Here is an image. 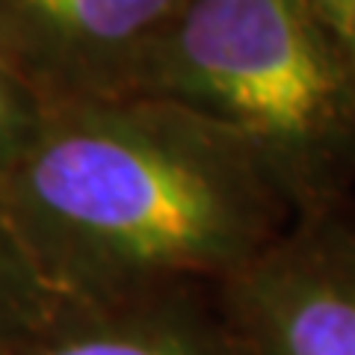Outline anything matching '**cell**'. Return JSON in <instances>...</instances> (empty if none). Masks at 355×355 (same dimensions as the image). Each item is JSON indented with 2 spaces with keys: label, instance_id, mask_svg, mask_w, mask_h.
I'll return each mask as SVG.
<instances>
[{
  "label": "cell",
  "instance_id": "obj_7",
  "mask_svg": "<svg viewBox=\"0 0 355 355\" xmlns=\"http://www.w3.org/2000/svg\"><path fill=\"white\" fill-rule=\"evenodd\" d=\"M51 104L12 51L0 42V175L30 146Z\"/></svg>",
  "mask_w": 355,
  "mask_h": 355
},
{
  "label": "cell",
  "instance_id": "obj_5",
  "mask_svg": "<svg viewBox=\"0 0 355 355\" xmlns=\"http://www.w3.org/2000/svg\"><path fill=\"white\" fill-rule=\"evenodd\" d=\"M9 355H252L219 284H178L53 311Z\"/></svg>",
  "mask_w": 355,
  "mask_h": 355
},
{
  "label": "cell",
  "instance_id": "obj_8",
  "mask_svg": "<svg viewBox=\"0 0 355 355\" xmlns=\"http://www.w3.org/2000/svg\"><path fill=\"white\" fill-rule=\"evenodd\" d=\"M347 53H349V65L355 74V0H349V21H347Z\"/></svg>",
  "mask_w": 355,
  "mask_h": 355
},
{
  "label": "cell",
  "instance_id": "obj_4",
  "mask_svg": "<svg viewBox=\"0 0 355 355\" xmlns=\"http://www.w3.org/2000/svg\"><path fill=\"white\" fill-rule=\"evenodd\" d=\"M184 0H0V42L57 101L125 95Z\"/></svg>",
  "mask_w": 355,
  "mask_h": 355
},
{
  "label": "cell",
  "instance_id": "obj_2",
  "mask_svg": "<svg viewBox=\"0 0 355 355\" xmlns=\"http://www.w3.org/2000/svg\"><path fill=\"white\" fill-rule=\"evenodd\" d=\"M125 95L237 130L293 216L352 205L355 74L308 0H184Z\"/></svg>",
  "mask_w": 355,
  "mask_h": 355
},
{
  "label": "cell",
  "instance_id": "obj_6",
  "mask_svg": "<svg viewBox=\"0 0 355 355\" xmlns=\"http://www.w3.org/2000/svg\"><path fill=\"white\" fill-rule=\"evenodd\" d=\"M60 305L62 296L48 284L15 228L0 214V355L36 335Z\"/></svg>",
  "mask_w": 355,
  "mask_h": 355
},
{
  "label": "cell",
  "instance_id": "obj_1",
  "mask_svg": "<svg viewBox=\"0 0 355 355\" xmlns=\"http://www.w3.org/2000/svg\"><path fill=\"white\" fill-rule=\"evenodd\" d=\"M0 214L71 302L222 284L293 219L237 130L148 95L51 104Z\"/></svg>",
  "mask_w": 355,
  "mask_h": 355
},
{
  "label": "cell",
  "instance_id": "obj_3",
  "mask_svg": "<svg viewBox=\"0 0 355 355\" xmlns=\"http://www.w3.org/2000/svg\"><path fill=\"white\" fill-rule=\"evenodd\" d=\"M219 299L252 355H355V207L293 216Z\"/></svg>",
  "mask_w": 355,
  "mask_h": 355
}]
</instances>
